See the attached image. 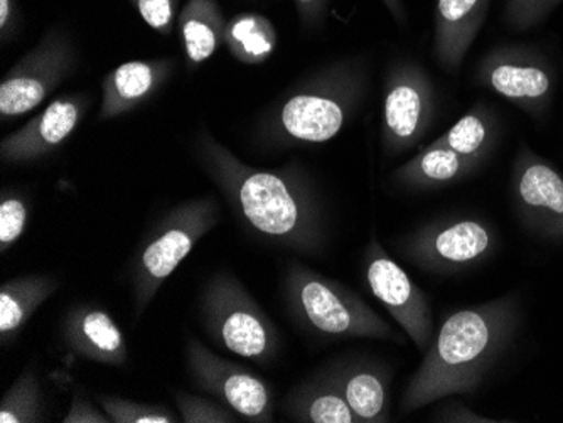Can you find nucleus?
I'll use <instances>...</instances> for the list:
<instances>
[{
  "label": "nucleus",
  "mask_w": 563,
  "mask_h": 423,
  "mask_svg": "<svg viewBox=\"0 0 563 423\" xmlns=\"http://www.w3.org/2000/svg\"><path fill=\"white\" fill-rule=\"evenodd\" d=\"M284 297L290 318L314 336L405 344L404 336L356 293L299 261H290L287 267Z\"/></svg>",
  "instance_id": "4"
},
{
  "label": "nucleus",
  "mask_w": 563,
  "mask_h": 423,
  "mask_svg": "<svg viewBox=\"0 0 563 423\" xmlns=\"http://www.w3.org/2000/svg\"><path fill=\"white\" fill-rule=\"evenodd\" d=\"M186 363L199 390L217 398L249 422H274V393L255 372L214 355L196 337H189L186 344Z\"/></svg>",
  "instance_id": "10"
},
{
  "label": "nucleus",
  "mask_w": 563,
  "mask_h": 423,
  "mask_svg": "<svg viewBox=\"0 0 563 423\" xmlns=\"http://www.w3.org/2000/svg\"><path fill=\"white\" fill-rule=\"evenodd\" d=\"M98 402L113 423H177L181 419L169 407L132 402L113 394H100Z\"/></svg>",
  "instance_id": "26"
},
{
  "label": "nucleus",
  "mask_w": 563,
  "mask_h": 423,
  "mask_svg": "<svg viewBox=\"0 0 563 423\" xmlns=\"http://www.w3.org/2000/svg\"><path fill=\"white\" fill-rule=\"evenodd\" d=\"M476 84L539 115L549 103L553 80L539 53L523 46H498L484 55L476 68Z\"/></svg>",
  "instance_id": "12"
},
{
  "label": "nucleus",
  "mask_w": 563,
  "mask_h": 423,
  "mask_svg": "<svg viewBox=\"0 0 563 423\" xmlns=\"http://www.w3.org/2000/svg\"><path fill=\"white\" fill-rule=\"evenodd\" d=\"M58 289L51 277L24 276L8 280L0 287V341L14 343L34 312Z\"/></svg>",
  "instance_id": "22"
},
{
  "label": "nucleus",
  "mask_w": 563,
  "mask_h": 423,
  "mask_svg": "<svg viewBox=\"0 0 563 423\" xmlns=\"http://www.w3.org/2000/svg\"><path fill=\"white\" fill-rule=\"evenodd\" d=\"M562 0H505L503 21L511 31H530L540 26L559 8Z\"/></svg>",
  "instance_id": "29"
},
{
  "label": "nucleus",
  "mask_w": 563,
  "mask_h": 423,
  "mask_svg": "<svg viewBox=\"0 0 563 423\" xmlns=\"http://www.w3.org/2000/svg\"><path fill=\"white\" fill-rule=\"evenodd\" d=\"M508 326L509 309L503 302L459 309L449 314L405 388L404 413L455 394L473 393L499 352Z\"/></svg>",
  "instance_id": "2"
},
{
  "label": "nucleus",
  "mask_w": 563,
  "mask_h": 423,
  "mask_svg": "<svg viewBox=\"0 0 563 423\" xmlns=\"http://www.w3.org/2000/svg\"><path fill=\"white\" fill-rule=\"evenodd\" d=\"M284 413L294 422L356 423L331 368L290 391L284 400Z\"/></svg>",
  "instance_id": "20"
},
{
  "label": "nucleus",
  "mask_w": 563,
  "mask_h": 423,
  "mask_svg": "<svg viewBox=\"0 0 563 423\" xmlns=\"http://www.w3.org/2000/svg\"><path fill=\"white\" fill-rule=\"evenodd\" d=\"M382 2L400 26L407 24V11H405L404 0H382Z\"/></svg>",
  "instance_id": "35"
},
{
  "label": "nucleus",
  "mask_w": 563,
  "mask_h": 423,
  "mask_svg": "<svg viewBox=\"0 0 563 423\" xmlns=\"http://www.w3.org/2000/svg\"><path fill=\"white\" fill-rule=\"evenodd\" d=\"M356 423L390 422V377L385 366L369 359H350L329 366Z\"/></svg>",
  "instance_id": "17"
},
{
  "label": "nucleus",
  "mask_w": 563,
  "mask_h": 423,
  "mask_svg": "<svg viewBox=\"0 0 563 423\" xmlns=\"http://www.w3.org/2000/svg\"><path fill=\"white\" fill-rule=\"evenodd\" d=\"M90 109L85 93L63 94L40 115L0 142V159L4 164H33L62 147Z\"/></svg>",
  "instance_id": "13"
},
{
  "label": "nucleus",
  "mask_w": 563,
  "mask_h": 423,
  "mask_svg": "<svg viewBox=\"0 0 563 423\" xmlns=\"http://www.w3.org/2000/svg\"><path fill=\"white\" fill-rule=\"evenodd\" d=\"M174 402L179 410L181 422L185 423H235L242 419L239 413L221 402H211L208 398L185 391H174Z\"/></svg>",
  "instance_id": "28"
},
{
  "label": "nucleus",
  "mask_w": 563,
  "mask_h": 423,
  "mask_svg": "<svg viewBox=\"0 0 563 423\" xmlns=\"http://www.w3.org/2000/svg\"><path fill=\"white\" fill-rule=\"evenodd\" d=\"M30 220V203L24 194L4 189L0 198V252L5 254L24 235Z\"/></svg>",
  "instance_id": "27"
},
{
  "label": "nucleus",
  "mask_w": 563,
  "mask_h": 423,
  "mask_svg": "<svg viewBox=\"0 0 563 423\" xmlns=\"http://www.w3.org/2000/svg\"><path fill=\"white\" fill-rule=\"evenodd\" d=\"M218 221L220 204L211 196L191 199L164 214L142 243L132 265V296L137 318L147 311L164 282Z\"/></svg>",
  "instance_id": "5"
},
{
  "label": "nucleus",
  "mask_w": 563,
  "mask_h": 423,
  "mask_svg": "<svg viewBox=\"0 0 563 423\" xmlns=\"http://www.w3.org/2000/svg\"><path fill=\"white\" fill-rule=\"evenodd\" d=\"M18 30V5L15 0H0V40L8 43Z\"/></svg>",
  "instance_id": "34"
},
{
  "label": "nucleus",
  "mask_w": 563,
  "mask_h": 423,
  "mask_svg": "<svg viewBox=\"0 0 563 423\" xmlns=\"http://www.w3.org/2000/svg\"><path fill=\"white\" fill-rule=\"evenodd\" d=\"M420 270L452 276L483 260L493 248L488 226L473 218L432 221L395 245Z\"/></svg>",
  "instance_id": "9"
},
{
  "label": "nucleus",
  "mask_w": 563,
  "mask_h": 423,
  "mask_svg": "<svg viewBox=\"0 0 563 423\" xmlns=\"http://www.w3.org/2000/svg\"><path fill=\"white\" fill-rule=\"evenodd\" d=\"M227 19L217 0H188L177 15V31L189 68L208 62L224 44Z\"/></svg>",
  "instance_id": "21"
},
{
  "label": "nucleus",
  "mask_w": 563,
  "mask_h": 423,
  "mask_svg": "<svg viewBox=\"0 0 563 423\" xmlns=\"http://www.w3.org/2000/svg\"><path fill=\"white\" fill-rule=\"evenodd\" d=\"M438 93L429 73L412 59L391 63L383 84V148L388 156L412 151L432 127Z\"/></svg>",
  "instance_id": "7"
},
{
  "label": "nucleus",
  "mask_w": 563,
  "mask_h": 423,
  "mask_svg": "<svg viewBox=\"0 0 563 423\" xmlns=\"http://www.w3.org/2000/svg\"><path fill=\"white\" fill-rule=\"evenodd\" d=\"M43 422L40 380L33 368L22 371L0 400V423Z\"/></svg>",
  "instance_id": "25"
},
{
  "label": "nucleus",
  "mask_w": 563,
  "mask_h": 423,
  "mask_svg": "<svg viewBox=\"0 0 563 423\" xmlns=\"http://www.w3.org/2000/svg\"><path fill=\"white\" fill-rule=\"evenodd\" d=\"M63 423H113L107 413H101L97 407L87 402L84 397L75 393L73 394L71 405L69 412L66 413Z\"/></svg>",
  "instance_id": "31"
},
{
  "label": "nucleus",
  "mask_w": 563,
  "mask_h": 423,
  "mask_svg": "<svg viewBox=\"0 0 563 423\" xmlns=\"http://www.w3.org/2000/svg\"><path fill=\"white\" fill-rule=\"evenodd\" d=\"M492 0H438L433 56L445 71L457 73L488 18Z\"/></svg>",
  "instance_id": "16"
},
{
  "label": "nucleus",
  "mask_w": 563,
  "mask_h": 423,
  "mask_svg": "<svg viewBox=\"0 0 563 423\" xmlns=\"http://www.w3.org/2000/svg\"><path fill=\"white\" fill-rule=\"evenodd\" d=\"M498 137V120L495 112L477 102L463 119L432 142L433 147H448L467 157L486 160Z\"/></svg>",
  "instance_id": "24"
},
{
  "label": "nucleus",
  "mask_w": 563,
  "mask_h": 423,
  "mask_svg": "<svg viewBox=\"0 0 563 423\" xmlns=\"http://www.w3.org/2000/svg\"><path fill=\"white\" fill-rule=\"evenodd\" d=\"M176 68L169 58L145 59L117 66L101 84V107L98 120L117 119L144 105L167 84Z\"/></svg>",
  "instance_id": "15"
},
{
  "label": "nucleus",
  "mask_w": 563,
  "mask_h": 423,
  "mask_svg": "<svg viewBox=\"0 0 563 423\" xmlns=\"http://www.w3.org/2000/svg\"><path fill=\"white\" fill-rule=\"evenodd\" d=\"M368 91V66L340 59L297 81L258 123V145L267 151L324 144L338 137L362 109Z\"/></svg>",
  "instance_id": "3"
},
{
  "label": "nucleus",
  "mask_w": 563,
  "mask_h": 423,
  "mask_svg": "<svg viewBox=\"0 0 563 423\" xmlns=\"http://www.w3.org/2000/svg\"><path fill=\"white\" fill-rule=\"evenodd\" d=\"M224 44L236 62L262 65L277 49L278 34L271 19L257 12H243L227 22Z\"/></svg>",
  "instance_id": "23"
},
{
  "label": "nucleus",
  "mask_w": 563,
  "mask_h": 423,
  "mask_svg": "<svg viewBox=\"0 0 563 423\" xmlns=\"http://www.w3.org/2000/svg\"><path fill=\"white\" fill-rule=\"evenodd\" d=\"M76 58L75 46L63 31H47L0 84L2 122H11L37 109L71 75Z\"/></svg>",
  "instance_id": "8"
},
{
  "label": "nucleus",
  "mask_w": 563,
  "mask_h": 423,
  "mask_svg": "<svg viewBox=\"0 0 563 423\" xmlns=\"http://www.w3.org/2000/svg\"><path fill=\"white\" fill-rule=\"evenodd\" d=\"M514 181L525 210L563 229V178L549 163L525 148L515 163Z\"/></svg>",
  "instance_id": "18"
},
{
  "label": "nucleus",
  "mask_w": 563,
  "mask_h": 423,
  "mask_svg": "<svg viewBox=\"0 0 563 423\" xmlns=\"http://www.w3.org/2000/svg\"><path fill=\"white\" fill-rule=\"evenodd\" d=\"M432 422H449V423H489L495 422L492 419H484V416L477 415L470 407L464 405L461 402H449L448 405L441 407L435 410L433 415L430 416Z\"/></svg>",
  "instance_id": "33"
},
{
  "label": "nucleus",
  "mask_w": 563,
  "mask_h": 423,
  "mask_svg": "<svg viewBox=\"0 0 563 423\" xmlns=\"http://www.w3.org/2000/svg\"><path fill=\"white\" fill-rule=\"evenodd\" d=\"M62 337L69 352L100 365L125 366L129 347L119 324L106 309L75 305L62 322Z\"/></svg>",
  "instance_id": "14"
},
{
  "label": "nucleus",
  "mask_w": 563,
  "mask_h": 423,
  "mask_svg": "<svg viewBox=\"0 0 563 423\" xmlns=\"http://www.w3.org/2000/svg\"><path fill=\"white\" fill-rule=\"evenodd\" d=\"M303 30L314 31L324 26L329 0H294Z\"/></svg>",
  "instance_id": "32"
},
{
  "label": "nucleus",
  "mask_w": 563,
  "mask_h": 423,
  "mask_svg": "<svg viewBox=\"0 0 563 423\" xmlns=\"http://www.w3.org/2000/svg\"><path fill=\"white\" fill-rule=\"evenodd\" d=\"M483 163L477 157L463 156L451 148L429 144L413 159L398 167L391 174V179L401 188L412 191H433L470 178Z\"/></svg>",
  "instance_id": "19"
},
{
  "label": "nucleus",
  "mask_w": 563,
  "mask_h": 423,
  "mask_svg": "<svg viewBox=\"0 0 563 423\" xmlns=\"http://www.w3.org/2000/svg\"><path fill=\"white\" fill-rule=\"evenodd\" d=\"M201 319L208 336L224 352L257 365L277 358V327L230 271H220L208 280L201 293Z\"/></svg>",
  "instance_id": "6"
},
{
  "label": "nucleus",
  "mask_w": 563,
  "mask_h": 423,
  "mask_svg": "<svg viewBox=\"0 0 563 423\" xmlns=\"http://www.w3.org/2000/svg\"><path fill=\"white\" fill-rule=\"evenodd\" d=\"M363 258L369 292L382 302L398 326L413 341L417 349L427 353L433 341L429 297L408 277L407 271L383 251L376 236H373L366 246Z\"/></svg>",
  "instance_id": "11"
},
{
  "label": "nucleus",
  "mask_w": 563,
  "mask_h": 423,
  "mask_svg": "<svg viewBox=\"0 0 563 423\" xmlns=\"http://www.w3.org/2000/svg\"><path fill=\"white\" fill-rule=\"evenodd\" d=\"M142 21L156 33L169 36L174 31V22L177 19V4L179 0H129Z\"/></svg>",
  "instance_id": "30"
},
{
  "label": "nucleus",
  "mask_w": 563,
  "mask_h": 423,
  "mask_svg": "<svg viewBox=\"0 0 563 423\" xmlns=\"http://www.w3.org/2000/svg\"><path fill=\"white\" fill-rule=\"evenodd\" d=\"M195 148L205 172L253 235L297 254H321L324 210L303 167L296 163L274 170L246 166L207 129L196 135Z\"/></svg>",
  "instance_id": "1"
}]
</instances>
